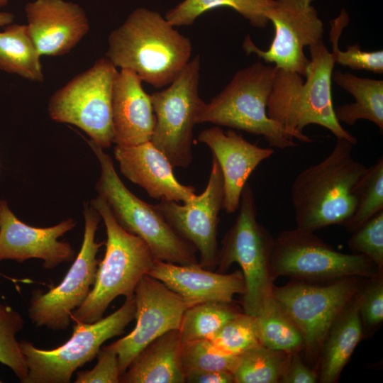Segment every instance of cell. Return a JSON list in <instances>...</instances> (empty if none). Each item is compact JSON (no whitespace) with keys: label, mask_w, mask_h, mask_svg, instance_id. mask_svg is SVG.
<instances>
[{"label":"cell","mask_w":383,"mask_h":383,"mask_svg":"<svg viewBox=\"0 0 383 383\" xmlns=\"http://www.w3.org/2000/svg\"><path fill=\"white\" fill-rule=\"evenodd\" d=\"M310 64L306 79L297 72L276 68L267 112L291 138L311 143L303 133L310 124L330 131L336 139L356 145L357 140L336 118L331 94L332 74L335 65L331 53L323 42L309 47Z\"/></svg>","instance_id":"6da1fadb"},{"label":"cell","mask_w":383,"mask_h":383,"mask_svg":"<svg viewBox=\"0 0 383 383\" xmlns=\"http://www.w3.org/2000/svg\"><path fill=\"white\" fill-rule=\"evenodd\" d=\"M106 57L116 67L129 70L156 88L170 84L189 62L192 43L159 12L133 11L108 38Z\"/></svg>","instance_id":"7a4b0ae2"},{"label":"cell","mask_w":383,"mask_h":383,"mask_svg":"<svg viewBox=\"0 0 383 383\" xmlns=\"http://www.w3.org/2000/svg\"><path fill=\"white\" fill-rule=\"evenodd\" d=\"M353 143L337 139L330 154L301 170L291 188L296 228L313 232L345 226L355 212L358 182L367 167L353 155Z\"/></svg>","instance_id":"3957f363"},{"label":"cell","mask_w":383,"mask_h":383,"mask_svg":"<svg viewBox=\"0 0 383 383\" xmlns=\"http://www.w3.org/2000/svg\"><path fill=\"white\" fill-rule=\"evenodd\" d=\"M90 204L100 213L106 227V251L87 298L71 314V320L75 323L100 320L109 304L119 296L132 299L138 282L148 274L156 261L141 238L118 223L101 197L97 196Z\"/></svg>","instance_id":"277c9868"},{"label":"cell","mask_w":383,"mask_h":383,"mask_svg":"<svg viewBox=\"0 0 383 383\" xmlns=\"http://www.w3.org/2000/svg\"><path fill=\"white\" fill-rule=\"evenodd\" d=\"M86 140L100 165L96 184L98 196L106 201L118 223L141 238L156 260L179 265L199 264L195 247L174 230L155 205L139 199L125 186L104 148Z\"/></svg>","instance_id":"5b68a950"},{"label":"cell","mask_w":383,"mask_h":383,"mask_svg":"<svg viewBox=\"0 0 383 383\" xmlns=\"http://www.w3.org/2000/svg\"><path fill=\"white\" fill-rule=\"evenodd\" d=\"M276 71L258 60L235 72L225 88L209 103L203 102L196 124L211 123L262 135L272 148H294L286 131L271 119L267 104Z\"/></svg>","instance_id":"8992f818"},{"label":"cell","mask_w":383,"mask_h":383,"mask_svg":"<svg viewBox=\"0 0 383 383\" xmlns=\"http://www.w3.org/2000/svg\"><path fill=\"white\" fill-rule=\"evenodd\" d=\"M238 210V215L218 250V270L223 272L232 264H238L245 286L244 313L256 316L274 286L270 269L274 238L257 221L255 199L248 182L243 189Z\"/></svg>","instance_id":"52a82bcc"},{"label":"cell","mask_w":383,"mask_h":383,"mask_svg":"<svg viewBox=\"0 0 383 383\" xmlns=\"http://www.w3.org/2000/svg\"><path fill=\"white\" fill-rule=\"evenodd\" d=\"M133 297L113 313L94 323L76 322L72 337L52 350H42L28 340L19 341L28 373L23 383H69L73 373L91 362L107 340L119 335L135 318Z\"/></svg>","instance_id":"ba28073f"},{"label":"cell","mask_w":383,"mask_h":383,"mask_svg":"<svg viewBox=\"0 0 383 383\" xmlns=\"http://www.w3.org/2000/svg\"><path fill=\"white\" fill-rule=\"evenodd\" d=\"M116 68L106 57H101L57 89L48 101L51 119L74 125L90 140L109 148L113 139L112 91Z\"/></svg>","instance_id":"9c48e42d"},{"label":"cell","mask_w":383,"mask_h":383,"mask_svg":"<svg viewBox=\"0 0 383 383\" xmlns=\"http://www.w3.org/2000/svg\"><path fill=\"white\" fill-rule=\"evenodd\" d=\"M270 269L273 279L287 276L302 281H328L348 277L372 278L382 272L367 257L335 250L313 232L294 228L274 238Z\"/></svg>","instance_id":"30bf717a"},{"label":"cell","mask_w":383,"mask_h":383,"mask_svg":"<svg viewBox=\"0 0 383 383\" xmlns=\"http://www.w3.org/2000/svg\"><path fill=\"white\" fill-rule=\"evenodd\" d=\"M200 58L190 60L170 86L150 94L155 124L150 141L173 167L192 161L193 129L203 101L199 94Z\"/></svg>","instance_id":"8fae6325"},{"label":"cell","mask_w":383,"mask_h":383,"mask_svg":"<svg viewBox=\"0 0 383 383\" xmlns=\"http://www.w3.org/2000/svg\"><path fill=\"white\" fill-rule=\"evenodd\" d=\"M84 231L80 250L62 281L48 292L35 291L28 309L38 327L52 331L68 328L72 313L87 298L95 282L99 261L96 255L104 242L95 235L101 216L89 203L84 205Z\"/></svg>","instance_id":"7c38bea8"},{"label":"cell","mask_w":383,"mask_h":383,"mask_svg":"<svg viewBox=\"0 0 383 383\" xmlns=\"http://www.w3.org/2000/svg\"><path fill=\"white\" fill-rule=\"evenodd\" d=\"M357 278H340L326 285L299 280L273 286L274 299L300 331L310 358L320 354L333 323L360 288Z\"/></svg>","instance_id":"4fadbf2b"},{"label":"cell","mask_w":383,"mask_h":383,"mask_svg":"<svg viewBox=\"0 0 383 383\" xmlns=\"http://www.w3.org/2000/svg\"><path fill=\"white\" fill-rule=\"evenodd\" d=\"M313 0H274L267 14L274 27V38L267 50L255 45L246 35L243 49L248 55L255 54L277 69L292 71L305 77L310 59L304 49L323 42L324 26Z\"/></svg>","instance_id":"5bb4252c"},{"label":"cell","mask_w":383,"mask_h":383,"mask_svg":"<svg viewBox=\"0 0 383 383\" xmlns=\"http://www.w3.org/2000/svg\"><path fill=\"white\" fill-rule=\"evenodd\" d=\"M133 299L135 328L127 335L108 345L117 354L121 374L152 340L170 331L179 329L188 307L182 297L149 274L138 282Z\"/></svg>","instance_id":"9a60e30c"},{"label":"cell","mask_w":383,"mask_h":383,"mask_svg":"<svg viewBox=\"0 0 383 383\" xmlns=\"http://www.w3.org/2000/svg\"><path fill=\"white\" fill-rule=\"evenodd\" d=\"M223 199L222 172L213 156L208 183L201 194L184 205L167 200L155 205L174 230L195 247L199 253V263L206 269L217 265V228Z\"/></svg>","instance_id":"2e32d148"},{"label":"cell","mask_w":383,"mask_h":383,"mask_svg":"<svg viewBox=\"0 0 383 383\" xmlns=\"http://www.w3.org/2000/svg\"><path fill=\"white\" fill-rule=\"evenodd\" d=\"M75 226L72 218L50 227L29 226L15 216L5 200H0V261L23 262L37 258L47 270L72 261L75 251L72 245L58 238Z\"/></svg>","instance_id":"e0dca14e"},{"label":"cell","mask_w":383,"mask_h":383,"mask_svg":"<svg viewBox=\"0 0 383 383\" xmlns=\"http://www.w3.org/2000/svg\"><path fill=\"white\" fill-rule=\"evenodd\" d=\"M29 34L40 55L61 56L89 30L86 13L65 0H35L25 7Z\"/></svg>","instance_id":"ac0fdd59"},{"label":"cell","mask_w":383,"mask_h":383,"mask_svg":"<svg viewBox=\"0 0 383 383\" xmlns=\"http://www.w3.org/2000/svg\"><path fill=\"white\" fill-rule=\"evenodd\" d=\"M197 140L210 148L220 166L224 188L223 209L228 213L235 212L249 177L274 150L261 148L234 130L224 131L218 126L201 131Z\"/></svg>","instance_id":"d6986e66"},{"label":"cell","mask_w":383,"mask_h":383,"mask_svg":"<svg viewBox=\"0 0 383 383\" xmlns=\"http://www.w3.org/2000/svg\"><path fill=\"white\" fill-rule=\"evenodd\" d=\"M178 294L188 307L218 301L231 303L245 291L242 272H213L199 264L179 265L156 260L148 273Z\"/></svg>","instance_id":"ffe728a7"},{"label":"cell","mask_w":383,"mask_h":383,"mask_svg":"<svg viewBox=\"0 0 383 383\" xmlns=\"http://www.w3.org/2000/svg\"><path fill=\"white\" fill-rule=\"evenodd\" d=\"M113 152L121 174L150 197L184 204L196 195L193 186L177 181L173 166L150 140L131 146L116 145Z\"/></svg>","instance_id":"44dd1931"},{"label":"cell","mask_w":383,"mask_h":383,"mask_svg":"<svg viewBox=\"0 0 383 383\" xmlns=\"http://www.w3.org/2000/svg\"><path fill=\"white\" fill-rule=\"evenodd\" d=\"M155 116L150 94L131 70L121 69L112 91V128L116 145H135L151 139Z\"/></svg>","instance_id":"7402d4cb"},{"label":"cell","mask_w":383,"mask_h":383,"mask_svg":"<svg viewBox=\"0 0 383 383\" xmlns=\"http://www.w3.org/2000/svg\"><path fill=\"white\" fill-rule=\"evenodd\" d=\"M182 345L178 329L159 336L135 357L121 375L120 382H185L181 357Z\"/></svg>","instance_id":"603a6c76"},{"label":"cell","mask_w":383,"mask_h":383,"mask_svg":"<svg viewBox=\"0 0 383 383\" xmlns=\"http://www.w3.org/2000/svg\"><path fill=\"white\" fill-rule=\"evenodd\" d=\"M356 294L333 323L323 343L319 354L320 382H337L362 336Z\"/></svg>","instance_id":"cb8c5ba5"},{"label":"cell","mask_w":383,"mask_h":383,"mask_svg":"<svg viewBox=\"0 0 383 383\" xmlns=\"http://www.w3.org/2000/svg\"><path fill=\"white\" fill-rule=\"evenodd\" d=\"M332 79L353 95L355 101L334 108L338 121L349 125L364 119L383 131V81L357 77L340 70L333 72Z\"/></svg>","instance_id":"d4e9b609"},{"label":"cell","mask_w":383,"mask_h":383,"mask_svg":"<svg viewBox=\"0 0 383 383\" xmlns=\"http://www.w3.org/2000/svg\"><path fill=\"white\" fill-rule=\"evenodd\" d=\"M40 56L26 25L9 24L0 33V70L42 82Z\"/></svg>","instance_id":"484cf974"},{"label":"cell","mask_w":383,"mask_h":383,"mask_svg":"<svg viewBox=\"0 0 383 383\" xmlns=\"http://www.w3.org/2000/svg\"><path fill=\"white\" fill-rule=\"evenodd\" d=\"M274 0H184L165 14V19L174 27L191 26L207 11L228 6L243 16L250 24L262 28L270 22L267 14Z\"/></svg>","instance_id":"4316f807"},{"label":"cell","mask_w":383,"mask_h":383,"mask_svg":"<svg viewBox=\"0 0 383 383\" xmlns=\"http://www.w3.org/2000/svg\"><path fill=\"white\" fill-rule=\"evenodd\" d=\"M255 318L261 345L291 354L304 348V338L300 331L277 303L272 294L265 300Z\"/></svg>","instance_id":"83f0119b"},{"label":"cell","mask_w":383,"mask_h":383,"mask_svg":"<svg viewBox=\"0 0 383 383\" xmlns=\"http://www.w3.org/2000/svg\"><path fill=\"white\" fill-rule=\"evenodd\" d=\"M292 354L258 344L238 355L233 372L234 382H279Z\"/></svg>","instance_id":"f1b7e54d"},{"label":"cell","mask_w":383,"mask_h":383,"mask_svg":"<svg viewBox=\"0 0 383 383\" xmlns=\"http://www.w3.org/2000/svg\"><path fill=\"white\" fill-rule=\"evenodd\" d=\"M239 312L231 303L205 302L187 308L179 327L182 343L211 339Z\"/></svg>","instance_id":"f546056e"},{"label":"cell","mask_w":383,"mask_h":383,"mask_svg":"<svg viewBox=\"0 0 383 383\" xmlns=\"http://www.w3.org/2000/svg\"><path fill=\"white\" fill-rule=\"evenodd\" d=\"M357 205L354 213L345 225L353 232L367 220L383 210V158L367 170L356 187Z\"/></svg>","instance_id":"4dcf8cb0"},{"label":"cell","mask_w":383,"mask_h":383,"mask_svg":"<svg viewBox=\"0 0 383 383\" xmlns=\"http://www.w3.org/2000/svg\"><path fill=\"white\" fill-rule=\"evenodd\" d=\"M23 326L21 313L0 303V362L9 367L23 383L28 376V369L16 334Z\"/></svg>","instance_id":"1f68e13d"},{"label":"cell","mask_w":383,"mask_h":383,"mask_svg":"<svg viewBox=\"0 0 383 383\" xmlns=\"http://www.w3.org/2000/svg\"><path fill=\"white\" fill-rule=\"evenodd\" d=\"M349 22L348 14L342 9L340 15L331 21L330 40L332 43L331 55L335 63L353 70H365L374 73L383 72L382 50L365 51L356 43L348 47L346 50L338 48L342 31Z\"/></svg>","instance_id":"d6a6232c"},{"label":"cell","mask_w":383,"mask_h":383,"mask_svg":"<svg viewBox=\"0 0 383 383\" xmlns=\"http://www.w3.org/2000/svg\"><path fill=\"white\" fill-rule=\"evenodd\" d=\"M181 357L184 374L206 371H228L233 373L238 360V355L221 352L209 339L182 343Z\"/></svg>","instance_id":"836d02e7"},{"label":"cell","mask_w":383,"mask_h":383,"mask_svg":"<svg viewBox=\"0 0 383 383\" xmlns=\"http://www.w3.org/2000/svg\"><path fill=\"white\" fill-rule=\"evenodd\" d=\"M209 340L225 354L240 355L260 344L255 316L240 313L227 322Z\"/></svg>","instance_id":"e575fe53"},{"label":"cell","mask_w":383,"mask_h":383,"mask_svg":"<svg viewBox=\"0 0 383 383\" xmlns=\"http://www.w3.org/2000/svg\"><path fill=\"white\" fill-rule=\"evenodd\" d=\"M348 244L353 253L367 257L382 272L383 268V210L352 232Z\"/></svg>","instance_id":"d590c367"},{"label":"cell","mask_w":383,"mask_h":383,"mask_svg":"<svg viewBox=\"0 0 383 383\" xmlns=\"http://www.w3.org/2000/svg\"><path fill=\"white\" fill-rule=\"evenodd\" d=\"M362 329H372L383 320V279L382 274L370 278L356 294Z\"/></svg>","instance_id":"8d00e7d4"},{"label":"cell","mask_w":383,"mask_h":383,"mask_svg":"<svg viewBox=\"0 0 383 383\" xmlns=\"http://www.w3.org/2000/svg\"><path fill=\"white\" fill-rule=\"evenodd\" d=\"M97 362L90 370L77 373L75 383H118L121 372L117 354L108 345L100 349Z\"/></svg>","instance_id":"74e56055"},{"label":"cell","mask_w":383,"mask_h":383,"mask_svg":"<svg viewBox=\"0 0 383 383\" xmlns=\"http://www.w3.org/2000/svg\"><path fill=\"white\" fill-rule=\"evenodd\" d=\"M317 382H318V377L316 373L303 362L298 352L292 353L279 382L316 383Z\"/></svg>","instance_id":"f35d334b"},{"label":"cell","mask_w":383,"mask_h":383,"mask_svg":"<svg viewBox=\"0 0 383 383\" xmlns=\"http://www.w3.org/2000/svg\"><path fill=\"white\" fill-rule=\"evenodd\" d=\"M185 382L189 383H233V374L228 371H206L185 374Z\"/></svg>","instance_id":"ab89813d"},{"label":"cell","mask_w":383,"mask_h":383,"mask_svg":"<svg viewBox=\"0 0 383 383\" xmlns=\"http://www.w3.org/2000/svg\"><path fill=\"white\" fill-rule=\"evenodd\" d=\"M14 16L10 12H0V26H8L13 21Z\"/></svg>","instance_id":"60d3db41"},{"label":"cell","mask_w":383,"mask_h":383,"mask_svg":"<svg viewBox=\"0 0 383 383\" xmlns=\"http://www.w3.org/2000/svg\"><path fill=\"white\" fill-rule=\"evenodd\" d=\"M8 4V0H0V7L4 6Z\"/></svg>","instance_id":"b9f144b4"},{"label":"cell","mask_w":383,"mask_h":383,"mask_svg":"<svg viewBox=\"0 0 383 383\" xmlns=\"http://www.w3.org/2000/svg\"><path fill=\"white\" fill-rule=\"evenodd\" d=\"M1 382V381L0 380V383Z\"/></svg>","instance_id":"7bdbcfd3"}]
</instances>
